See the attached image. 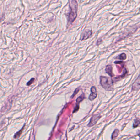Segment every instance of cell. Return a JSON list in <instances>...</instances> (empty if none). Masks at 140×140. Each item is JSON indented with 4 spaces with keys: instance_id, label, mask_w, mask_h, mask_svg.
<instances>
[{
    "instance_id": "cell-1",
    "label": "cell",
    "mask_w": 140,
    "mask_h": 140,
    "mask_svg": "<svg viewBox=\"0 0 140 140\" xmlns=\"http://www.w3.org/2000/svg\"><path fill=\"white\" fill-rule=\"evenodd\" d=\"M100 84L107 91H112L113 89V81L110 78L101 76L100 77Z\"/></svg>"
},
{
    "instance_id": "cell-2",
    "label": "cell",
    "mask_w": 140,
    "mask_h": 140,
    "mask_svg": "<svg viewBox=\"0 0 140 140\" xmlns=\"http://www.w3.org/2000/svg\"><path fill=\"white\" fill-rule=\"evenodd\" d=\"M77 3L76 1L72 0L70 5V11L68 15V21L72 23L75 20L77 16Z\"/></svg>"
},
{
    "instance_id": "cell-3",
    "label": "cell",
    "mask_w": 140,
    "mask_h": 140,
    "mask_svg": "<svg viewBox=\"0 0 140 140\" xmlns=\"http://www.w3.org/2000/svg\"><path fill=\"white\" fill-rule=\"evenodd\" d=\"M101 117L102 116L100 114H96L93 115L90 119V122L88 125V127H91L95 125V124H96L98 121L100 119Z\"/></svg>"
},
{
    "instance_id": "cell-4",
    "label": "cell",
    "mask_w": 140,
    "mask_h": 140,
    "mask_svg": "<svg viewBox=\"0 0 140 140\" xmlns=\"http://www.w3.org/2000/svg\"><path fill=\"white\" fill-rule=\"evenodd\" d=\"M92 35V31L90 30H86L83 31L81 35L80 40L84 41L88 39Z\"/></svg>"
},
{
    "instance_id": "cell-5",
    "label": "cell",
    "mask_w": 140,
    "mask_h": 140,
    "mask_svg": "<svg viewBox=\"0 0 140 140\" xmlns=\"http://www.w3.org/2000/svg\"><path fill=\"white\" fill-rule=\"evenodd\" d=\"M132 90L136 91L140 89V74L136 80L134 81L132 86Z\"/></svg>"
},
{
    "instance_id": "cell-6",
    "label": "cell",
    "mask_w": 140,
    "mask_h": 140,
    "mask_svg": "<svg viewBox=\"0 0 140 140\" xmlns=\"http://www.w3.org/2000/svg\"><path fill=\"white\" fill-rule=\"evenodd\" d=\"M91 93L89 95V99L91 101H93L97 97V91L96 88L94 86L91 88Z\"/></svg>"
},
{
    "instance_id": "cell-7",
    "label": "cell",
    "mask_w": 140,
    "mask_h": 140,
    "mask_svg": "<svg viewBox=\"0 0 140 140\" xmlns=\"http://www.w3.org/2000/svg\"><path fill=\"white\" fill-rule=\"evenodd\" d=\"M112 70V67L111 65H107L105 69V71L106 73L111 77H113L114 76V74L113 73Z\"/></svg>"
},
{
    "instance_id": "cell-8",
    "label": "cell",
    "mask_w": 140,
    "mask_h": 140,
    "mask_svg": "<svg viewBox=\"0 0 140 140\" xmlns=\"http://www.w3.org/2000/svg\"><path fill=\"white\" fill-rule=\"evenodd\" d=\"M127 70L126 68H124L123 74L121 75H120V76H118L117 77H115L114 79H116V80H119L120 79H122L123 78H124L125 77L126 75L127 74Z\"/></svg>"
},
{
    "instance_id": "cell-9",
    "label": "cell",
    "mask_w": 140,
    "mask_h": 140,
    "mask_svg": "<svg viewBox=\"0 0 140 140\" xmlns=\"http://www.w3.org/2000/svg\"><path fill=\"white\" fill-rule=\"evenodd\" d=\"M119 133H120V131H119V130H118V129L115 130L113 132L112 134V136H111L112 139L113 140V139H116L119 135Z\"/></svg>"
},
{
    "instance_id": "cell-10",
    "label": "cell",
    "mask_w": 140,
    "mask_h": 140,
    "mask_svg": "<svg viewBox=\"0 0 140 140\" xmlns=\"http://www.w3.org/2000/svg\"><path fill=\"white\" fill-rule=\"evenodd\" d=\"M24 126H25V125H24L23 127H22V129H21L20 130H19V131H18L15 134V135L14 136V138L15 139H18L20 137V136H21V135L22 134V132H23Z\"/></svg>"
},
{
    "instance_id": "cell-11",
    "label": "cell",
    "mask_w": 140,
    "mask_h": 140,
    "mask_svg": "<svg viewBox=\"0 0 140 140\" xmlns=\"http://www.w3.org/2000/svg\"><path fill=\"white\" fill-rule=\"evenodd\" d=\"M85 95H84V93H83V94H82L79 97H78L76 99V102L77 104H79L81 102H82V101H83L85 99Z\"/></svg>"
},
{
    "instance_id": "cell-12",
    "label": "cell",
    "mask_w": 140,
    "mask_h": 140,
    "mask_svg": "<svg viewBox=\"0 0 140 140\" xmlns=\"http://www.w3.org/2000/svg\"><path fill=\"white\" fill-rule=\"evenodd\" d=\"M140 119L136 118L134 120V123H133V127L134 128H136L140 125Z\"/></svg>"
},
{
    "instance_id": "cell-13",
    "label": "cell",
    "mask_w": 140,
    "mask_h": 140,
    "mask_svg": "<svg viewBox=\"0 0 140 140\" xmlns=\"http://www.w3.org/2000/svg\"><path fill=\"white\" fill-rule=\"evenodd\" d=\"M116 58L117 59H120V60H125L127 58V55L125 54L122 53L120 55H119L118 56H117Z\"/></svg>"
},
{
    "instance_id": "cell-14",
    "label": "cell",
    "mask_w": 140,
    "mask_h": 140,
    "mask_svg": "<svg viewBox=\"0 0 140 140\" xmlns=\"http://www.w3.org/2000/svg\"><path fill=\"white\" fill-rule=\"evenodd\" d=\"M35 78H32L31 79V80H30L29 81H28L27 83V85L30 86L35 81Z\"/></svg>"
},
{
    "instance_id": "cell-15",
    "label": "cell",
    "mask_w": 140,
    "mask_h": 140,
    "mask_svg": "<svg viewBox=\"0 0 140 140\" xmlns=\"http://www.w3.org/2000/svg\"><path fill=\"white\" fill-rule=\"evenodd\" d=\"M79 88H76L75 90V91H74V93H73V95H72V96H71V98H73L74 97H75V95H76V94H77L78 93L79 91Z\"/></svg>"
},
{
    "instance_id": "cell-16",
    "label": "cell",
    "mask_w": 140,
    "mask_h": 140,
    "mask_svg": "<svg viewBox=\"0 0 140 140\" xmlns=\"http://www.w3.org/2000/svg\"><path fill=\"white\" fill-rule=\"evenodd\" d=\"M79 104H76V107H75V109L74 110V111H73V113H74L75 112H76L79 110Z\"/></svg>"
},
{
    "instance_id": "cell-17",
    "label": "cell",
    "mask_w": 140,
    "mask_h": 140,
    "mask_svg": "<svg viewBox=\"0 0 140 140\" xmlns=\"http://www.w3.org/2000/svg\"><path fill=\"white\" fill-rule=\"evenodd\" d=\"M102 42V40L101 39H99L98 40L97 42V45H99L100 43Z\"/></svg>"
},
{
    "instance_id": "cell-18",
    "label": "cell",
    "mask_w": 140,
    "mask_h": 140,
    "mask_svg": "<svg viewBox=\"0 0 140 140\" xmlns=\"http://www.w3.org/2000/svg\"><path fill=\"white\" fill-rule=\"evenodd\" d=\"M139 138H140V133H139Z\"/></svg>"
}]
</instances>
